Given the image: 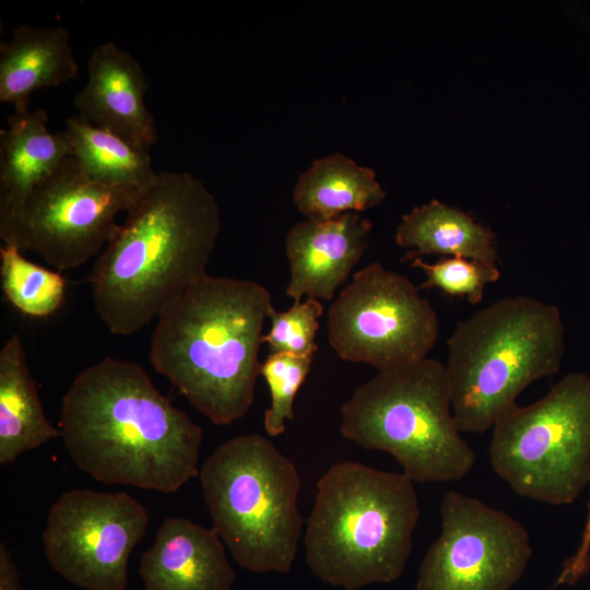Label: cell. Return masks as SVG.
<instances>
[{"label": "cell", "instance_id": "6da1fadb", "mask_svg": "<svg viewBox=\"0 0 590 590\" xmlns=\"http://www.w3.org/2000/svg\"><path fill=\"white\" fill-rule=\"evenodd\" d=\"M88 274L95 311L111 334L130 335L206 274L220 208L201 179L163 170L140 190Z\"/></svg>", "mask_w": 590, "mask_h": 590}, {"label": "cell", "instance_id": "7a4b0ae2", "mask_svg": "<svg viewBox=\"0 0 590 590\" xmlns=\"http://www.w3.org/2000/svg\"><path fill=\"white\" fill-rule=\"evenodd\" d=\"M59 429L74 464L105 484L169 494L198 474L202 428L131 361L105 356L80 371Z\"/></svg>", "mask_w": 590, "mask_h": 590}, {"label": "cell", "instance_id": "3957f363", "mask_svg": "<svg viewBox=\"0 0 590 590\" xmlns=\"http://www.w3.org/2000/svg\"><path fill=\"white\" fill-rule=\"evenodd\" d=\"M270 291L205 274L157 317L149 358L214 425L241 418L255 399Z\"/></svg>", "mask_w": 590, "mask_h": 590}, {"label": "cell", "instance_id": "277c9868", "mask_svg": "<svg viewBox=\"0 0 590 590\" xmlns=\"http://www.w3.org/2000/svg\"><path fill=\"white\" fill-rule=\"evenodd\" d=\"M420 519L414 482L356 461L318 480L304 534L306 563L324 583L357 590L404 571Z\"/></svg>", "mask_w": 590, "mask_h": 590}, {"label": "cell", "instance_id": "5b68a950", "mask_svg": "<svg viewBox=\"0 0 590 590\" xmlns=\"http://www.w3.org/2000/svg\"><path fill=\"white\" fill-rule=\"evenodd\" d=\"M565 327L557 306L528 295L498 299L461 320L445 364L462 433H484L531 384L560 369Z\"/></svg>", "mask_w": 590, "mask_h": 590}, {"label": "cell", "instance_id": "8992f818", "mask_svg": "<svg viewBox=\"0 0 590 590\" xmlns=\"http://www.w3.org/2000/svg\"><path fill=\"white\" fill-rule=\"evenodd\" d=\"M342 436L387 452L414 483L462 480L475 453L451 410L445 364L434 358L378 371L340 409Z\"/></svg>", "mask_w": 590, "mask_h": 590}, {"label": "cell", "instance_id": "52a82bcc", "mask_svg": "<svg viewBox=\"0 0 590 590\" xmlns=\"http://www.w3.org/2000/svg\"><path fill=\"white\" fill-rule=\"evenodd\" d=\"M212 529L234 560L255 574H287L303 531L294 462L260 434L221 444L200 470Z\"/></svg>", "mask_w": 590, "mask_h": 590}, {"label": "cell", "instance_id": "ba28073f", "mask_svg": "<svg viewBox=\"0 0 590 590\" xmlns=\"http://www.w3.org/2000/svg\"><path fill=\"white\" fill-rule=\"evenodd\" d=\"M494 472L522 498L570 505L590 483V376L565 375L538 401L492 427Z\"/></svg>", "mask_w": 590, "mask_h": 590}, {"label": "cell", "instance_id": "9c48e42d", "mask_svg": "<svg viewBox=\"0 0 590 590\" xmlns=\"http://www.w3.org/2000/svg\"><path fill=\"white\" fill-rule=\"evenodd\" d=\"M439 335L438 316L405 275L371 262L332 303L328 341L346 362L378 371L428 357Z\"/></svg>", "mask_w": 590, "mask_h": 590}, {"label": "cell", "instance_id": "30bf717a", "mask_svg": "<svg viewBox=\"0 0 590 590\" xmlns=\"http://www.w3.org/2000/svg\"><path fill=\"white\" fill-rule=\"evenodd\" d=\"M141 189L98 182L70 156L0 221V238L59 272L76 269L106 247Z\"/></svg>", "mask_w": 590, "mask_h": 590}, {"label": "cell", "instance_id": "8fae6325", "mask_svg": "<svg viewBox=\"0 0 590 590\" xmlns=\"http://www.w3.org/2000/svg\"><path fill=\"white\" fill-rule=\"evenodd\" d=\"M125 492L72 489L50 507L42 539L50 566L84 590H126L128 560L149 524Z\"/></svg>", "mask_w": 590, "mask_h": 590}, {"label": "cell", "instance_id": "7c38bea8", "mask_svg": "<svg viewBox=\"0 0 590 590\" xmlns=\"http://www.w3.org/2000/svg\"><path fill=\"white\" fill-rule=\"evenodd\" d=\"M440 517L416 590H509L522 577L532 547L520 521L456 491L442 496Z\"/></svg>", "mask_w": 590, "mask_h": 590}, {"label": "cell", "instance_id": "4fadbf2b", "mask_svg": "<svg viewBox=\"0 0 590 590\" xmlns=\"http://www.w3.org/2000/svg\"><path fill=\"white\" fill-rule=\"evenodd\" d=\"M146 75L128 50L113 42L93 49L87 81L73 97L78 116L150 151L156 143L154 117L145 104Z\"/></svg>", "mask_w": 590, "mask_h": 590}, {"label": "cell", "instance_id": "5bb4252c", "mask_svg": "<svg viewBox=\"0 0 590 590\" xmlns=\"http://www.w3.org/2000/svg\"><path fill=\"white\" fill-rule=\"evenodd\" d=\"M371 228V222L357 212L295 224L285 236L286 296L294 302L304 296L331 300L364 255Z\"/></svg>", "mask_w": 590, "mask_h": 590}, {"label": "cell", "instance_id": "9a60e30c", "mask_svg": "<svg viewBox=\"0 0 590 590\" xmlns=\"http://www.w3.org/2000/svg\"><path fill=\"white\" fill-rule=\"evenodd\" d=\"M139 573L144 590H231L235 580L216 532L178 517L161 523Z\"/></svg>", "mask_w": 590, "mask_h": 590}, {"label": "cell", "instance_id": "2e32d148", "mask_svg": "<svg viewBox=\"0 0 590 590\" xmlns=\"http://www.w3.org/2000/svg\"><path fill=\"white\" fill-rule=\"evenodd\" d=\"M47 121L44 108L30 109L13 113L0 130V221L71 156L66 132L49 131Z\"/></svg>", "mask_w": 590, "mask_h": 590}, {"label": "cell", "instance_id": "e0dca14e", "mask_svg": "<svg viewBox=\"0 0 590 590\" xmlns=\"http://www.w3.org/2000/svg\"><path fill=\"white\" fill-rule=\"evenodd\" d=\"M78 72L66 28L22 24L0 44V102L26 113L32 93L67 83Z\"/></svg>", "mask_w": 590, "mask_h": 590}, {"label": "cell", "instance_id": "ac0fdd59", "mask_svg": "<svg viewBox=\"0 0 590 590\" xmlns=\"http://www.w3.org/2000/svg\"><path fill=\"white\" fill-rule=\"evenodd\" d=\"M60 436L44 413L22 339L13 333L0 350V464Z\"/></svg>", "mask_w": 590, "mask_h": 590}, {"label": "cell", "instance_id": "d6986e66", "mask_svg": "<svg viewBox=\"0 0 590 590\" xmlns=\"http://www.w3.org/2000/svg\"><path fill=\"white\" fill-rule=\"evenodd\" d=\"M396 243L408 249L403 261L445 255L493 266L499 262L495 234L471 215L438 200L404 214L397 227Z\"/></svg>", "mask_w": 590, "mask_h": 590}, {"label": "cell", "instance_id": "ffe728a7", "mask_svg": "<svg viewBox=\"0 0 590 590\" xmlns=\"http://www.w3.org/2000/svg\"><path fill=\"white\" fill-rule=\"evenodd\" d=\"M386 191L374 169L341 153L319 157L303 172L293 189V202L306 219L329 220L346 212L361 213L380 204Z\"/></svg>", "mask_w": 590, "mask_h": 590}, {"label": "cell", "instance_id": "44dd1931", "mask_svg": "<svg viewBox=\"0 0 590 590\" xmlns=\"http://www.w3.org/2000/svg\"><path fill=\"white\" fill-rule=\"evenodd\" d=\"M71 156L94 180L115 187L144 188L157 175L148 151L78 115L66 120Z\"/></svg>", "mask_w": 590, "mask_h": 590}, {"label": "cell", "instance_id": "7402d4cb", "mask_svg": "<svg viewBox=\"0 0 590 590\" xmlns=\"http://www.w3.org/2000/svg\"><path fill=\"white\" fill-rule=\"evenodd\" d=\"M0 281L5 299L33 318L55 314L67 293V281L59 271L26 259L20 249L8 244L0 247Z\"/></svg>", "mask_w": 590, "mask_h": 590}, {"label": "cell", "instance_id": "603a6c76", "mask_svg": "<svg viewBox=\"0 0 590 590\" xmlns=\"http://www.w3.org/2000/svg\"><path fill=\"white\" fill-rule=\"evenodd\" d=\"M314 356L269 354L261 365L271 394V404L264 412L263 425L269 436L284 433L286 423L294 420L295 397L304 384Z\"/></svg>", "mask_w": 590, "mask_h": 590}, {"label": "cell", "instance_id": "cb8c5ba5", "mask_svg": "<svg viewBox=\"0 0 590 590\" xmlns=\"http://www.w3.org/2000/svg\"><path fill=\"white\" fill-rule=\"evenodd\" d=\"M411 266L426 276L418 290L438 288L452 297H465L474 305L483 299L485 286L500 278L498 266L462 257L444 258L435 263L416 258Z\"/></svg>", "mask_w": 590, "mask_h": 590}, {"label": "cell", "instance_id": "d4e9b609", "mask_svg": "<svg viewBox=\"0 0 590 590\" xmlns=\"http://www.w3.org/2000/svg\"><path fill=\"white\" fill-rule=\"evenodd\" d=\"M322 312L323 306L316 298L294 302L285 311L271 307L268 312L271 328L263 335V343L268 344L270 354L314 356L318 349L315 338Z\"/></svg>", "mask_w": 590, "mask_h": 590}, {"label": "cell", "instance_id": "484cf974", "mask_svg": "<svg viewBox=\"0 0 590 590\" xmlns=\"http://www.w3.org/2000/svg\"><path fill=\"white\" fill-rule=\"evenodd\" d=\"M590 571V502L588 514L575 553L565 560L563 568L554 582V587L560 585L573 586Z\"/></svg>", "mask_w": 590, "mask_h": 590}, {"label": "cell", "instance_id": "4316f807", "mask_svg": "<svg viewBox=\"0 0 590 590\" xmlns=\"http://www.w3.org/2000/svg\"><path fill=\"white\" fill-rule=\"evenodd\" d=\"M0 590H21L17 568L3 541L0 542Z\"/></svg>", "mask_w": 590, "mask_h": 590}]
</instances>
